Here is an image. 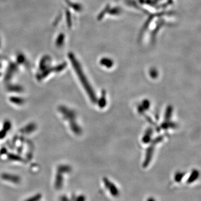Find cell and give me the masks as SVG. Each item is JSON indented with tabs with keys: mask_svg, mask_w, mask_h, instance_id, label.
I'll return each instance as SVG.
<instances>
[{
	"mask_svg": "<svg viewBox=\"0 0 201 201\" xmlns=\"http://www.w3.org/2000/svg\"><path fill=\"white\" fill-rule=\"evenodd\" d=\"M35 126L34 125H30L25 127V129L23 132H32L35 129Z\"/></svg>",
	"mask_w": 201,
	"mask_h": 201,
	"instance_id": "cell-21",
	"label": "cell"
},
{
	"mask_svg": "<svg viewBox=\"0 0 201 201\" xmlns=\"http://www.w3.org/2000/svg\"><path fill=\"white\" fill-rule=\"evenodd\" d=\"M185 176V173L180 172L176 173L174 176V179L176 182H181Z\"/></svg>",
	"mask_w": 201,
	"mask_h": 201,
	"instance_id": "cell-14",
	"label": "cell"
},
{
	"mask_svg": "<svg viewBox=\"0 0 201 201\" xmlns=\"http://www.w3.org/2000/svg\"><path fill=\"white\" fill-rule=\"evenodd\" d=\"M150 106V102L148 100H144L143 102V105H142V108L144 109V110H148Z\"/></svg>",
	"mask_w": 201,
	"mask_h": 201,
	"instance_id": "cell-22",
	"label": "cell"
},
{
	"mask_svg": "<svg viewBox=\"0 0 201 201\" xmlns=\"http://www.w3.org/2000/svg\"><path fill=\"white\" fill-rule=\"evenodd\" d=\"M2 178L5 180L13 182L14 183H18L20 181V178L18 176H12V175H8L4 174L2 176Z\"/></svg>",
	"mask_w": 201,
	"mask_h": 201,
	"instance_id": "cell-9",
	"label": "cell"
},
{
	"mask_svg": "<svg viewBox=\"0 0 201 201\" xmlns=\"http://www.w3.org/2000/svg\"><path fill=\"white\" fill-rule=\"evenodd\" d=\"M86 201V197L84 196H78L77 199L75 200V201Z\"/></svg>",
	"mask_w": 201,
	"mask_h": 201,
	"instance_id": "cell-24",
	"label": "cell"
},
{
	"mask_svg": "<svg viewBox=\"0 0 201 201\" xmlns=\"http://www.w3.org/2000/svg\"><path fill=\"white\" fill-rule=\"evenodd\" d=\"M152 135V129L151 128H149L146 130V133L143 138V141L144 142V143L147 144L151 140Z\"/></svg>",
	"mask_w": 201,
	"mask_h": 201,
	"instance_id": "cell-8",
	"label": "cell"
},
{
	"mask_svg": "<svg viewBox=\"0 0 201 201\" xmlns=\"http://www.w3.org/2000/svg\"><path fill=\"white\" fill-rule=\"evenodd\" d=\"M99 107L101 108H104L106 105V91L103 90L102 91V94L99 99V103H98Z\"/></svg>",
	"mask_w": 201,
	"mask_h": 201,
	"instance_id": "cell-7",
	"label": "cell"
},
{
	"mask_svg": "<svg viewBox=\"0 0 201 201\" xmlns=\"http://www.w3.org/2000/svg\"><path fill=\"white\" fill-rule=\"evenodd\" d=\"M146 201H156V200L153 197H149L146 200Z\"/></svg>",
	"mask_w": 201,
	"mask_h": 201,
	"instance_id": "cell-26",
	"label": "cell"
},
{
	"mask_svg": "<svg viewBox=\"0 0 201 201\" xmlns=\"http://www.w3.org/2000/svg\"><path fill=\"white\" fill-rule=\"evenodd\" d=\"M199 176H200L199 172L196 169H194L192 173H191V175L189 176L188 179L187 181V183L191 184V183H193L194 181L197 180Z\"/></svg>",
	"mask_w": 201,
	"mask_h": 201,
	"instance_id": "cell-5",
	"label": "cell"
},
{
	"mask_svg": "<svg viewBox=\"0 0 201 201\" xmlns=\"http://www.w3.org/2000/svg\"><path fill=\"white\" fill-rule=\"evenodd\" d=\"M100 64L107 68H110L114 65L113 61L108 58H103L100 61Z\"/></svg>",
	"mask_w": 201,
	"mask_h": 201,
	"instance_id": "cell-6",
	"label": "cell"
},
{
	"mask_svg": "<svg viewBox=\"0 0 201 201\" xmlns=\"http://www.w3.org/2000/svg\"><path fill=\"white\" fill-rule=\"evenodd\" d=\"M150 75L152 78L155 79L157 78L158 75V72L155 68H152L150 70Z\"/></svg>",
	"mask_w": 201,
	"mask_h": 201,
	"instance_id": "cell-18",
	"label": "cell"
},
{
	"mask_svg": "<svg viewBox=\"0 0 201 201\" xmlns=\"http://www.w3.org/2000/svg\"><path fill=\"white\" fill-rule=\"evenodd\" d=\"M0 45H1V40H0Z\"/></svg>",
	"mask_w": 201,
	"mask_h": 201,
	"instance_id": "cell-27",
	"label": "cell"
},
{
	"mask_svg": "<svg viewBox=\"0 0 201 201\" xmlns=\"http://www.w3.org/2000/svg\"><path fill=\"white\" fill-rule=\"evenodd\" d=\"M173 108L171 106H169L168 107H167V110H166V112L165 114V121H169L170 119H171L172 117V114Z\"/></svg>",
	"mask_w": 201,
	"mask_h": 201,
	"instance_id": "cell-13",
	"label": "cell"
},
{
	"mask_svg": "<svg viewBox=\"0 0 201 201\" xmlns=\"http://www.w3.org/2000/svg\"><path fill=\"white\" fill-rule=\"evenodd\" d=\"M66 3L68 4V5L71 8H73L74 10L76 11H81L82 10V6L81 4H76V3H73L69 0H65Z\"/></svg>",
	"mask_w": 201,
	"mask_h": 201,
	"instance_id": "cell-10",
	"label": "cell"
},
{
	"mask_svg": "<svg viewBox=\"0 0 201 201\" xmlns=\"http://www.w3.org/2000/svg\"><path fill=\"white\" fill-rule=\"evenodd\" d=\"M24 59H25V58H24L23 55H19V57H17V61L19 62L20 63H22V62H24Z\"/></svg>",
	"mask_w": 201,
	"mask_h": 201,
	"instance_id": "cell-23",
	"label": "cell"
},
{
	"mask_svg": "<svg viewBox=\"0 0 201 201\" xmlns=\"http://www.w3.org/2000/svg\"><path fill=\"white\" fill-rule=\"evenodd\" d=\"M121 13V10L119 7H114L112 8V10L110 11V13L112 15H119Z\"/></svg>",
	"mask_w": 201,
	"mask_h": 201,
	"instance_id": "cell-17",
	"label": "cell"
},
{
	"mask_svg": "<svg viewBox=\"0 0 201 201\" xmlns=\"http://www.w3.org/2000/svg\"><path fill=\"white\" fill-rule=\"evenodd\" d=\"M65 40V36L63 34H60L58 37L56 41H55V44L57 47H61L63 45L64 42Z\"/></svg>",
	"mask_w": 201,
	"mask_h": 201,
	"instance_id": "cell-11",
	"label": "cell"
},
{
	"mask_svg": "<svg viewBox=\"0 0 201 201\" xmlns=\"http://www.w3.org/2000/svg\"><path fill=\"white\" fill-rule=\"evenodd\" d=\"M49 58L48 57H45L41 59V62L40 63V68H41V69H45V68L46 67L47 62L49 61Z\"/></svg>",
	"mask_w": 201,
	"mask_h": 201,
	"instance_id": "cell-15",
	"label": "cell"
},
{
	"mask_svg": "<svg viewBox=\"0 0 201 201\" xmlns=\"http://www.w3.org/2000/svg\"><path fill=\"white\" fill-rule=\"evenodd\" d=\"M68 57L71 63L73 65V68L75 71V73L78 75V78H79L83 86L84 87L85 90H86L87 93L89 96L91 101L94 103L96 102L97 97L94 93V90L90 86V83L88 82L85 74H84L82 67L78 62V60L75 58L74 54L72 53H70L68 54Z\"/></svg>",
	"mask_w": 201,
	"mask_h": 201,
	"instance_id": "cell-1",
	"label": "cell"
},
{
	"mask_svg": "<svg viewBox=\"0 0 201 201\" xmlns=\"http://www.w3.org/2000/svg\"><path fill=\"white\" fill-rule=\"evenodd\" d=\"M103 181L106 188L109 191L111 196H112L114 197H117L119 196V190L114 183L111 182V181L107 178H104L103 179Z\"/></svg>",
	"mask_w": 201,
	"mask_h": 201,
	"instance_id": "cell-3",
	"label": "cell"
},
{
	"mask_svg": "<svg viewBox=\"0 0 201 201\" xmlns=\"http://www.w3.org/2000/svg\"><path fill=\"white\" fill-rule=\"evenodd\" d=\"M66 20H67V23L68 25V26L70 28V26L72 25V18H71V15L69 11H66Z\"/></svg>",
	"mask_w": 201,
	"mask_h": 201,
	"instance_id": "cell-16",
	"label": "cell"
},
{
	"mask_svg": "<svg viewBox=\"0 0 201 201\" xmlns=\"http://www.w3.org/2000/svg\"><path fill=\"white\" fill-rule=\"evenodd\" d=\"M176 124L170 122V121H165L161 125V127L163 129H168L169 128H176Z\"/></svg>",
	"mask_w": 201,
	"mask_h": 201,
	"instance_id": "cell-12",
	"label": "cell"
},
{
	"mask_svg": "<svg viewBox=\"0 0 201 201\" xmlns=\"http://www.w3.org/2000/svg\"><path fill=\"white\" fill-rule=\"evenodd\" d=\"M163 139H164V136L161 135L158 136L155 139H154L152 141V144L149 146V147L146 150V157H145V161H144L143 165V167L146 168L149 165L152 158V155L154 153L155 145L156 144L160 143L161 141H163Z\"/></svg>",
	"mask_w": 201,
	"mask_h": 201,
	"instance_id": "cell-2",
	"label": "cell"
},
{
	"mask_svg": "<svg viewBox=\"0 0 201 201\" xmlns=\"http://www.w3.org/2000/svg\"><path fill=\"white\" fill-rule=\"evenodd\" d=\"M36 197H33L32 198H30L27 201H37L40 198V196H35Z\"/></svg>",
	"mask_w": 201,
	"mask_h": 201,
	"instance_id": "cell-25",
	"label": "cell"
},
{
	"mask_svg": "<svg viewBox=\"0 0 201 201\" xmlns=\"http://www.w3.org/2000/svg\"><path fill=\"white\" fill-rule=\"evenodd\" d=\"M11 101H12L13 102L16 103L18 105H20L23 103V99H20V98H16V97H11L10 99Z\"/></svg>",
	"mask_w": 201,
	"mask_h": 201,
	"instance_id": "cell-19",
	"label": "cell"
},
{
	"mask_svg": "<svg viewBox=\"0 0 201 201\" xmlns=\"http://www.w3.org/2000/svg\"><path fill=\"white\" fill-rule=\"evenodd\" d=\"M59 170L61 172H68L70 170V168L68 166H61L59 167Z\"/></svg>",
	"mask_w": 201,
	"mask_h": 201,
	"instance_id": "cell-20",
	"label": "cell"
},
{
	"mask_svg": "<svg viewBox=\"0 0 201 201\" xmlns=\"http://www.w3.org/2000/svg\"><path fill=\"white\" fill-rule=\"evenodd\" d=\"M59 110L62 114L64 115V116L67 119L70 120V122L74 121V118L75 116V113L73 111H71L68 108H67L66 107H63V106L61 107Z\"/></svg>",
	"mask_w": 201,
	"mask_h": 201,
	"instance_id": "cell-4",
	"label": "cell"
}]
</instances>
